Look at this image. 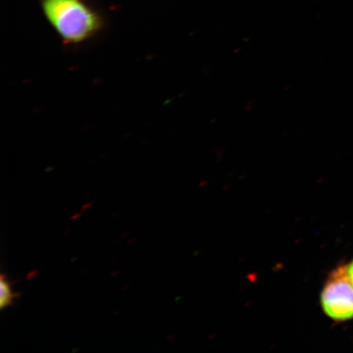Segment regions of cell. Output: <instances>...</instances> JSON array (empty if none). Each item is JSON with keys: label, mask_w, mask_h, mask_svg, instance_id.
<instances>
[{"label": "cell", "mask_w": 353, "mask_h": 353, "mask_svg": "<svg viewBox=\"0 0 353 353\" xmlns=\"http://www.w3.org/2000/svg\"><path fill=\"white\" fill-rule=\"evenodd\" d=\"M17 296V294L13 293L7 277L2 274L0 278V309L3 310L4 308L12 306Z\"/></svg>", "instance_id": "3"}, {"label": "cell", "mask_w": 353, "mask_h": 353, "mask_svg": "<svg viewBox=\"0 0 353 353\" xmlns=\"http://www.w3.org/2000/svg\"><path fill=\"white\" fill-rule=\"evenodd\" d=\"M322 308L334 321L353 319V285L347 268L339 267L329 276L321 295Z\"/></svg>", "instance_id": "2"}, {"label": "cell", "mask_w": 353, "mask_h": 353, "mask_svg": "<svg viewBox=\"0 0 353 353\" xmlns=\"http://www.w3.org/2000/svg\"><path fill=\"white\" fill-rule=\"evenodd\" d=\"M347 275L353 285V261L347 267Z\"/></svg>", "instance_id": "4"}, {"label": "cell", "mask_w": 353, "mask_h": 353, "mask_svg": "<svg viewBox=\"0 0 353 353\" xmlns=\"http://www.w3.org/2000/svg\"><path fill=\"white\" fill-rule=\"evenodd\" d=\"M42 8L65 47H83L103 29V20L99 13L81 0H43Z\"/></svg>", "instance_id": "1"}]
</instances>
